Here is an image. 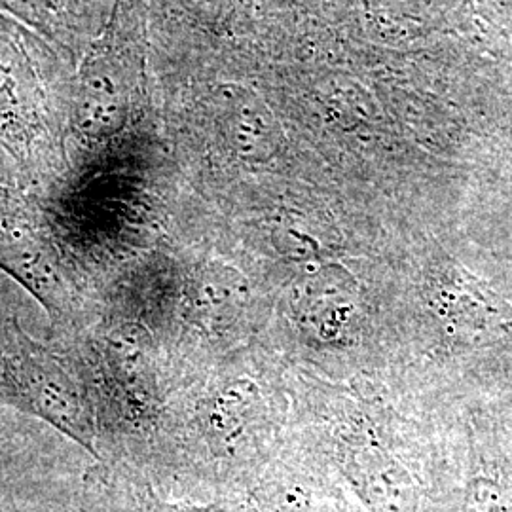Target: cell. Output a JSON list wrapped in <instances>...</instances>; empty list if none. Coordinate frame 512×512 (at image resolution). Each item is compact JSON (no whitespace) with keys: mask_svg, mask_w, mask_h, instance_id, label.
<instances>
[{"mask_svg":"<svg viewBox=\"0 0 512 512\" xmlns=\"http://www.w3.org/2000/svg\"><path fill=\"white\" fill-rule=\"evenodd\" d=\"M0 395L99 456L86 391L52 351L42 348L8 315H0Z\"/></svg>","mask_w":512,"mask_h":512,"instance_id":"obj_1","label":"cell"},{"mask_svg":"<svg viewBox=\"0 0 512 512\" xmlns=\"http://www.w3.org/2000/svg\"><path fill=\"white\" fill-rule=\"evenodd\" d=\"M0 268L33 294L54 319H73L80 298L54 245L23 222L0 224Z\"/></svg>","mask_w":512,"mask_h":512,"instance_id":"obj_2","label":"cell"},{"mask_svg":"<svg viewBox=\"0 0 512 512\" xmlns=\"http://www.w3.org/2000/svg\"><path fill=\"white\" fill-rule=\"evenodd\" d=\"M122 88L109 63L99 61L82 74L74 99V120L82 133L103 139L116 131L122 122Z\"/></svg>","mask_w":512,"mask_h":512,"instance_id":"obj_3","label":"cell"},{"mask_svg":"<svg viewBox=\"0 0 512 512\" xmlns=\"http://www.w3.org/2000/svg\"><path fill=\"white\" fill-rule=\"evenodd\" d=\"M86 492L93 507L101 512H202L165 505L122 467L101 465L92 469Z\"/></svg>","mask_w":512,"mask_h":512,"instance_id":"obj_4","label":"cell"}]
</instances>
